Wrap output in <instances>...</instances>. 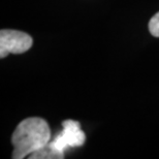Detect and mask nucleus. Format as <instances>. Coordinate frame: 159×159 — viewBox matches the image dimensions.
Returning <instances> with one entry per match:
<instances>
[{"label": "nucleus", "instance_id": "obj_4", "mask_svg": "<svg viewBox=\"0 0 159 159\" xmlns=\"http://www.w3.org/2000/svg\"><path fill=\"white\" fill-rule=\"evenodd\" d=\"M30 159H63L64 157L61 156L59 153H57L55 150H53L50 147L49 143L43 147L39 150L33 152L32 154H30L29 156Z\"/></svg>", "mask_w": 159, "mask_h": 159}, {"label": "nucleus", "instance_id": "obj_2", "mask_svg": "<svg viewBox=\"0 0 159 159\" xmlns=\"http://www.w3.org/2000/svg\"><path fill=\"white\" fill-rule=\"evenodd\" d=\"M86 142V134L81 129V124L75 120H64L62 130L49 142L50 147L64 157V152L69 148L81 147Z\"/></svg>", "mask_w": 159, "mask_h": 159}, {"label": "nucleus", "instance_id": "obj_3", "mask_svg": "<svg viewBox=\"0 0 159 159\" xmlns=\"http://www.w3.org/2000/svg\"><path fill=\"white\" fill-rule=\"evenodd\" d=\"M33 39L23 31L3 29L0 31V58L8 54H22L32 47Z\"/></svg>", "mask_w": 159, "mask_h": 159}, {"label": "nucleus", "instance_id": "obj_5", "mask_svg": "<svg viewBox=\"0 0 159 159\" xmlns=\"http://www.w3.org/2000/svg\"><path fill=\"white\" fill-rule=\"evenodd\" d=\"M149 31L153 36L159 37V11L155 14L149 22Z\"/></svg>", "mask_w": 159, "mask_h": 159}, {"label": "nucleus", "instance_id": "obj_1", "mask_svg": "<svg viewBox=\"0 0 159 159\" xmlns=\"http://www.w3.org/2000/svg\"><path fill=\"white\" fill-rule=\"evenodd\" d=\"M51 141V129L43 118L31 117L21 121L11 135L14 145L11 157L23 159L44 147Z\"/></svg>", "mask_w": 159, "mask_h": 159}]
</instances>
